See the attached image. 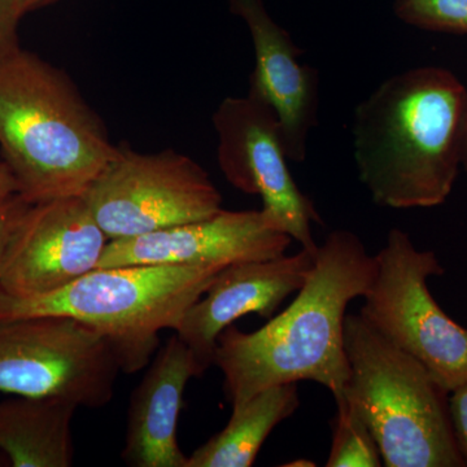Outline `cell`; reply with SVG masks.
<instances>
[{"mask_svg": "<svg viewBox=\"0 0 467 467\" xmlns=\"http://www.w3.org/2000/svg\"><path fill=\"white\" fill-rule=\"evenodd\" d=\"M297 383L269 387L238 408L223 431L209 439L187 460V467H250L279 423L299 408Z\"/></svg>", "mask_w": 467, "mask_h": 467, "instance_id": "16", "label": "cell"}, {"mask_svg": "<svg viewBox=\"0 0 467 467\" xmlns=\"http://www.w3.org/2000/svg\"><path fill=\"white\" fill-rule=\"evenodd\" d=\"M212 122L218 140L217 162L227 182L239 192L259 195L270 225L301 247L317 250L312 225H321V217L292 178L275 109L248 92L221 101Z\"/></svg>", "mask_w": 467, "mask_h": 467, "instance_id": "9", "label": "cell"}, {"mask_svg": "<svg viewBox=\"0 0 467 467\" xmlns=\"http://www.w3.org/2000/svg\"><path fill=\"white\" fill-rule=\"evenodd\" d=\"M15 193H20L16 178L5 162H0V202L7 201Z\"/></svg>", "mask_w": 467, "mask_h": 467, "instance_id": "22", "label": "cell"}, {"mask_svg": "<svg viewBox=\"0 0 467 467\" xmlns=\"http://www.w3.org/2000/svg\"><path fill=\"white\" fill-rule=\"evenodd\" d=\"M109 242L82 196L34 202L9 239L0 290L15 297L61 290L97 269Z\"/></svg>", "mask_w": 467, "mask_h": 467, "instance_id": "10", "label": "cell"}, {"mask_svg": "<svg viewBox=\"0 0 467 467\" xmlns=\"http://www.w3.org/2000/svg\"><path fill=\"white\" fill-rule=\"evenodd\" d=\"M448 410H450L451 431L465 466H467V380L450 392Z\"/></svg>", "mask_w": 467, "mask_h": 467, "instance_id": "20", "label": "cell"}, {"mask_svg": "<svg viewBox=\"0 0 467 467\" xmlns=\"http://www.w3.org/2000/svg\"><path fill=\"white\" fill-rule=\"evenodd\" d=\"M130 396L121 459L130 467H187L178 420L187 383L201 377L192 352L177 334L160 347Z\"/></svg>", "mask_w": 467, "mask_h": 467, "instance_id": "14", "label": "cell"}, {"mask_svg": "<svg viewBox=\"0 0 467 467\" xmlns=\"http://www.w3.org/2000/svg\"><path fill=\"white\" fill-rule=\"evenodd\" d=\"M30 204L32 202H27L21 193H15L7 201L0 202V266H2L9 239Z\"/></svg>", "mask_w": 467, "mask_h": 467, "instance_id": "21", "label": "cell"}, {"mask_svg": "<svg viewBox=\"0 0 467 467\" xmlns=\"http://www.w3.org/2000/svg\"><path fill=\"white\" fill-rule=\"evenodd\" d=\"M349 378L344 398L376 439L386 467H463L447 391L417 358L361 315L344 319Z\"/></svg>", "mask_w": 467, "mask_h": 467, "instance_id": "5", "label": "cell"}, {"mask_svg": "<svg viewBox=\"0 0 467 467\" xmlns=\"http://www.w3.org/2000/svg\"><path fill=\"white\" fill-rule=\"evenodd\" d=\"M316 251L301 248L291 256L233 264L218 273L174 330L192 350L201 377L213 365L218 337L226 327L250 313L272 318L303 287Z\"/></svg>", "mask_w": 467, "mask_h": 467, "instance_id": "12", "label": "cell"}, {"mask_svg": "<svg viewBox=\"0 0 467 467\" xmlns=\"http://www.w3.org/2000/svg\"><path fill=\"white\" fill-rule=\"evenodd\" d=\"M376 275V257L355 233L335 230L291 306L254 333L230 325L218 337L214 362L233 408L276 384L312 380L343 398L349 378L344 319Z\"/></svg>", "mask_w": 467, "mask_h": 467, "instance_id": "1", "label": "cell"}, {"mask_svg": "<svg viewBox=\"0 0 467 467\" xmlns=\"http://www.w3.org/2000/svg\"><path fill=\"white\" fill-rule=\"evenodd\" d=\"M229 8L245 24L254 42L256 66L248 92L275 109L288 160L303 162L310 130L317 125V70L301 64L303 51L269 14L265 0H229Z\"/></svg>", "mask_w": 467, "mask_h": 467, "instance_id": "13", "label": "cell"}, {"mask_svg": "<svg viewBox=\"0 0 467 467\" xmlns=\"http://www.w3.org/2000/svg\"><path fill=\"white\" fill-rule=\"evenodd\" d=\"M55 2H57V0H17L23 15L36 11L39 8L47 7V5H54Z\"/></svg>", "mask_w": 467, "mask_h": 467, "instance_id": "23", "label": "cell"}, {"mask_svg": "<svg viewBox=\"0 0 467 467\" xmlns=\"http://www.w3.org/2000/svg\"><path fill=\"white\" fill-rule=\"evenodd\" d=\"M8 465L7 459H5V454L0 451V466Z\"/></svg>", "mask_w": 467, "mask_h": 467, "instance_id": "25", "label": "cell"}, {"mask_svg": "<svg viewBox=\"0 0 467 467\" xmlns=\"http://www.w3.org/2000/svg\"><path fill=\"white\" fill-rule=\"evenodd\" d=\"M467 88L441 67L389 77L359 103L352 124L359 180L380 207L447 201L461 162Z\"/></svg>", "mask_w": 467, "mask_h": 467, "instance_id": "2", "label": "cell"}, {"mask_svg": "<svg viewBox=\"0 0 467 467\" xmlns=\"http://www.w3.org/2000/svg\"><path fill=\"white\" fill-rule=\"evenodd\" d=\"M221 266L103 267L73 284L36 297L0 290V319L64 316L94 328L112 343L121 371L133 374L160 348V331L178 327Z\"/></svg>", "mask_w": 467, "mask_h": 467, "instance_id": "4", "label": "cell"}, {"mask_svg": "<svg viewBox=\"0 0 467 467\" xmlns=\"http://www.w3.org/2000/svg\"><path fill=\"white\" fill-rule=\"evenodd\" d=\"M393 11L417 29L467 36V0H393Z\"/></svg>", "mask_w": 467, "mask_h": 467, "instance_id": "18", "label": "cell"}, {"mask_svg": "<svg viewBox=\"0 0 467 467\" xmlns=\"http://www.w3.org/2000/svg\"><path fill=\"white\" fill-rule=\"evenodd\" d=\"M376 275L359 310L389 342L417 358L448 393L467 380V328L442 312L429 279L442 275L434 252L392 229L376 254Z\"/></svg>", "mask_w": 467, "mask_h": 467, "instance_id": "6", "label": "cell"}, {"mask_svg": "<svg viewBox=\"0 0 467 467\" xmlns=\"http://www.w3.org/2000/svg\"><path fill=\"white\" fill-rule=\"evenodd\" d=\"M109 241L134 238L223 211V195L198 161L174 150L137 152L121 143L82 195Z\"/></svg>", "mask_w": 467, "mask_h": 467, "instance_id": "7", "label": "cell"}, {"mask_svg": "<svg viewBox=\"0 0 467 467\" xmlns=\"http://www.w3.org/2000/svg\"><path fill=\"white\" fill-rule=\"evenodd\" d=\"M333 442L327 467H379L382 456L367 423L346 398L337 399Z\"/></svg>", "mask_w": 467, "mask_h": 467, "instance_id": "17", "label": "cell"}, {"mask_svg": "<svg viewBox=\"0 0 467 467\" xmlns=\"http://www.w3.org/2000/svg\"><path fill=\"white\" fill-rule=\"evenodd\" d=\"M292 238L263 211H223L201 221L109 241L97 269L126 265L221 266L275 259Z\"/></svg>", "mask_w": 467, "mask_h": 467, "instance_id": "11", "label": "cell"}, {"mask_svg": "<svg viewBox=\"0 0 467 467\" xmlns=\"http://www.w3.org/2000/svg\"><path fill=\"white\" fill-rule=\"evenodd\" d=\"M23 16L17 0H0V66L21 50L18 24Z\"/></svg>", "mask_w": 467, "mask_h": 467, "instance_id": "19", "label": "cell"}, {"mask_svg": "<svg viewBox=\"0 0 467 467\" xmlns=\"http://www.w3.org/2000/svg\"><path fill=\"white\" fill-rule=\"evenodd\" d=\"M78 408L58 398L14 396L0 401V451L8 466H73L72 425Z\"/></svg>", "mask_w": 467, "mask_h": 467, "instance_id": "15", "label": "cell"}, {"mask_svg": "<svg viewBox=\"0 0 467 467\" xmlns=\"http://www.w3.org/2000/svg\"><path fill=\"white\" fill-rule=\"evenodd\" d=\"M0 147L32 204L84 195L117 150L70 76L24 50L0 66Z\"/></svg>", "mask_w": 467, "mask_h": 467, "instance_id": "3", "label": "cell"}, {"mask_svg": "<svg viewBox=\"0 0 467 467\" xmlns=\"http://www.w3.org/2000/svg\"><path fill=\"white\" fill-rule=\"evenodd\" d=\"M461 162L467 171V97L465 110H463L462 135H461Z\"/></svg>", "mask_w": 467, "mask_h": 467, "instance_id": "24", "label": "cell"}, {"mask_svg": "<svg viewBox=\"0 0 467 467\" xmlns=\"http://www.w3.org/2000/svg\"><path fill=\"white\" fill-rule=\"evenodd\" d=\"M121 371L112 343L64 316L0 319V392L100 409Z\"/></svg>", "mask_w": 467, "mask_h": 467, "instance_id": "8", "label": "cell"}]
</instances>
